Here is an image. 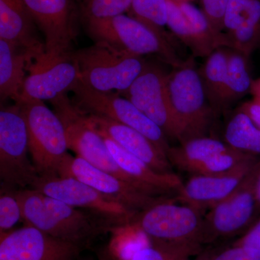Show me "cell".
<instances>
[{
    "label": "cell",
    "instance_id": "cell-24",
    "mask_svg": "<svg viewBox=\"0 0 260 260\" xmlns=\"http://www.w3.org/2000/svg\"><path fill=\"white\" fill-rule=\"evenodd\" d=\"M232 148L223 140L204 136L193 138L176 146H171L167 158L173 168L187 173L193 166Z\"/></svg>",
    "mask_w": 260,
    "mask_h": 260
},
{
    "label": "cell",
    "instance_id": "cell-41",
    "mask_svg": "<svg viewBox=\"0 0 260 260\" xmlns=\"http://www.w3.org/2000/svg\"><path fill=\"white\" fill-rule=\"evenodd\" d=\"M80 260V259H78ZM88 260H95V259H88ZM96 260H115L112 256L109 255V254H103V255L99 256V259Z\"/></svg>",
    "mask_w": 260,
    "mask_h": 260
},
{
    "label": "cell",
    "instance_id": "cell-21",
    "mask_svg": "<svg viewBox=\"0 0 260 260\" xmlns=\"http://www.w3.org/2000/svg\"><path fill=\"white\" fill-rule=\"evenodd\" d=\"M24 0H0V39L42 54L44 43Z\"/></svg>",
    "mask_w": 260,
    "mask_h": 260
},
{
    "label": "cell",
    "instance_id": "cell-22",
    "mask_svg": "<svg viewBox=\"0 0 260 260\" xmlns=\"http://www.w3.org/2000/svg\"><path fill=\"white\" fill-rule=\"evenodd\" d=\"M43 54V53H42ZM42 54L0 39V98L1 102L20 101L29 66Z\"/></svg>",
    "mask_w": 260,
    "mask_h": 260
},
{
    "label": "cell",
    "instance_id": "cell-4",
    "mask_svg": "<svg viewBox=\"0 0 260 260\" xmlns=\"http://www.w3.org/2000/svg\"><path fill=\"white\" fill-rule=\"evenodd\" d=\"M89 37L95 43L133 55H155L178 68L184 64L169 38L159 34L129 15L83 20Z\"/></svg>",
    "mask_w": 260,
    "mask_h": 260
},
{
    "label": "cell",
    "instance_id": "cell-42",
    "mask_svg": "<svg viewBox=\"0 0 260 260\" xmlns=\"http://www.w3.org/2000/svg\"><path fill=\"white\" fill-rule=\"evenodd\" d=\"M175 1H177V2H190V3H191V0H175Z\"/></svg>",
    "mask_w": 260,
    "mask_h": 260
},
{
    "label": "cell",
    "instance_id": "cell-35",
    "mask_svg": "<svg viewBox=\"0 0 260 260\" xmlns=\"http://www.w3.org/2000/svg\"><path fill=\"white\" fill-rule=\"evenodd\" d=\"M129 260H184L177 254L155 244L143 246L132 254Z\"/></svg>",
    "mask_w": 260,
    "mask_h": 260
},
{
    "label": "cell",
    "instance_id": "cell-20",
    "mask_svg": "<svg viewBox=\"0 0 260 260\" xmlns=\"http://www.w3.org/2000/svg\"><path fill=\"white\" fill-rule=\"evenodd\" d=\"M103 137V136H102ZM109 151L119 167L139 181L150 195L157 198L175 199L183 182L177 174H160L107 137H103Z\"/></svg>",
    "mask_w": 260,
    "mask_h": 260
},
{
    "label": "cell",
    "instance_id": "cell-25",
    "mask_svg": "<svg viewBox=\"0 0 260 260\" xmlns=\"http://www.w3.org/2000/svg\"><path fill=\"white\" fill-rule=\"evenodd\" d=\"M251 56L229 48L227 78L222 102V113L251 93L254 79L251 75Z\"/></svg>",
    "mask_w": 260,
    "mask_h": 260
},
{
    "label": "cell",
    "instance_id": "cell-13",
    "mask_svg": "<svg viewBox=\"0 0 260 260\" xmlns=\"http://www.w3.org/2000/svg\"><path fill=\"white\" fill-rule=\"evenodd\" d=\"M80 81L73 51L59 56H49L44 51L29 66L18 102L32 99L51 102L68 95Z\"/></svg>",
    "mask_w": 260,
    "mask_h": 260
},
{
    "label": "cell",
    "instance_id": "cell-34",
    "mask_svg": "<svg viewBox=\"0 0 260 260\" xmlns=\"http://www.w3.org/2000/svg\"><path fill=\"white\" fill-rule=\"evenodd\" d=\"M202 10L214 27L223 32V19L229 0H201Z\"/></svg>",
    "mask_w": 260,
    "mask_h": 260
},
{
    "label": "cell",
    "instance_id": "cell-29",
    "mask_svg": "<svg viewBox=\"0 0 260 260\" xmlns=\"http://www.w3.org/2000/svg\"><path fill=\"white\" fill-rule=\"evenodd\" d=\"M128 13L129 16L169 38L164 29L167 26L168 0H133Z\"/></svg>",
    "mask_w": 260,
    "mask_h": 260
},
{
    "label": "cell",
    "instance_id": "cell-7",
    "mask_svg": "<svg viewBox=\"0 0 260 260\" xmlns=\"http://www.w3.org/2000/svg\"><path fill=\"white\" fill-rule=\"evenodd\" d=\"M51 103L54 112L64 124L70 150L93 167L112 174L150 195L139 181L119 167L109 151L104 138L89 124L85 114L75 107L68 95L58 98Z\"/></svg>",
    "mask_w": 260,
    "mask_h": 260
},
{
    "label": "cell",
    "instance_id": "cell-8",
    "mask_svg": "<svg viewBox=\"0 0 260 260\" xmlns=\"http://www.w3.org/2000/svg\"><path fill=\"white\" fill-rule=\"evenodd\" d=\"M26 123L17 104L0 111V180L1 188L18 191L31 187L39 177L29 158Z\"/></svg>",
    "mask_w": 260,
    "mask_h": 260
},
{
    "label": "cell",
    "instance_id": "cell-12",
    "mask_svg": "<svg viewBox=\"0 0 260 260\" xmlns=\"http://www.w3.org/2000/svg\"><path fill=\"white\" fill-rule=\"evenodd\" d=\"M44 37L45 53L59 56L71 52L82 23L77 0H24Z\"/></svg>",
    "mask_w": 260,
    "mask_h": 260
},
{
    "label": "cell",
    "instance_id": "cell-9",
    "mask_svg": "<svg viewBox=\"0 0 260 260\" xmlns=\"http://www.w3.org/2000/svg\"><path fill=\"white\" fill-rule=\"evenodd\" d=\"M260 159L237 190L204 215L203 244L242 236L259 218L255 194Z\"/></svg>",
    "mask_w": 260,
    "mask_h": 260
},
{
    "label": "cell",
    "instance_id": "cell-17",
    "mask_svg": "<svg viewBox=\"0 0 260 260\" xmlns=\"http://www.w3.org/2000/svg\"><path fill=\"white\" fill-rule=\"evenodd\" d=\"M259 159L249 160L235 170L225 174L190 176L183 184L175 200L206 213V210L226 199L237 190Z\"/></svg>",
    "mask_w": 260,
    "mask_h": 260
},
{
    "label": "cell",
    "instance_id": "cell-2",
    "mask_svg": "<svg viewBox=\"0 0 260 260\" xmlns=\"http://www.w3.org/2000/svg\"><path fill=\"white\" fill-rule=\"evenodd\" d=\"M205 214L166 199L138 212L130 228L143 233L150 243L190 256L202 252Z\"/></svg>",
    "mask_w": 260,
    "mask_h": 260
},
{
    "label": "cell",
    "instance_id": "cell-6",
    "mask_svg": "<svg viewBox=\"0 0 260 260\" xmlns=\"http://www.w3.org/2000/svg\"><path fill=\"white\" fill-rule=\"evenodd\" d=\"M80 82L101 92L124 91L144 70L143 56L122 52L102 44L73 51Z\"/></svg>",
    "mask_w": 260,
    "mask_h": 260
},
{
    "label": "cell",
    "instance_id": "cell-43",
    "mask_svg": "<svg viewBox=\"0 0 260 260\" xmlns=\"http://www.w3.org/2000/svg\"><path fill=\"white\" fill-rule=\"evenodd\" d=\"M77 1H78V3L80 4V3H81L82 0H77Z\"/></svg>",
    "mask_w": 260,
    "mask_h": 260
},
{
    "label": "cell",
    "instance_id": "cell-28",
    "mask_svg": "<svg viewBox=\"0 0 260 260\" xmlns=\"http://www.w3.org/2000/svg\"><path fill=\"white\" fill-rule=\"evenodd\" d=\"M256 158L259 157L230 148L225 151L213 155L204 161L193 166L187 173L190 176L219 175L232 172L245 162Z\"/></svg>",
    "mask_w": 260,
    "mask_h": 260
},
{
    "label": "cell",
    "instance_id": "cell-11",
    "mask_svg": "<svg viewBox=\"0 0 260 260\" xmlns=\"http://www.w3.org/2000/svg\"><path fill=\"white\" fill-rule=\"evenodd\" d=\"M72 92L73 104L82 112L104 116L137 130L167 155L171 145L167 135L126 98L117 92L97 91L80 81Z\"/></svg>",
    "mask_w": 260,
    "mask_h": 260
},
{
    "label": "cell",
    "instance_id": "cell-3",
    "mask_svg": "<svg viewBox=\"0 0 260 260\" xmlns=\"http://www.w3.org/2000/svg\"><path fill=\"white\" fill-rule=\"evenodd\" d=\"M168 94L179 143L208 136L217 115L210 105L193 58L168 73Z\"/></svg>",
    "mask_w": 260,
    "mask_h": 260
},
{
    "label": "cell",
    "instance_id": "cell-5",
    "mask_svg": "<svg viewBox=\"0 0 260 260\" xmlns=\"http://www.w3.org/2000/svg\"><path fill=\"white\" fill-rule=\"evenodd\" d=\"M15 104L20 107L26 123L30 159L39 177H58L69 154L62 121L43 101L32 99Z\"/></svg>",
    "mask_w": 260,
    "mask_h": 260
},
{
    "label": "cell",
    "instance_id": "cell-19",
    "mask_svg": "<svg viewBox=\"0 0 260 260\" xmlns=\"http://www.w3.org/2000/svg\"><path fill=\"white\" fill-rule=\"evenodd\" d=\"M227 47L246 55L260 48V0H229L223 19Z\"/></svg>",
    "mask_w": 260,
    "mask_h": 260
},
{
    "label": "cell",
    "instance_id": "cell-23",
    "mask_svg": "<svg viewBox=\"0 0 260 260\" xmlns=\"http://www.w3.org/2000/svg\"><path fill=\"white\" fill-rule=\"evenodd\" d=\"M177 2V1H176ZM190 23L194 47L193 57H205L220 47H227L226 38L218 31L204 12L190 2H177Z\"/></svg>",
    "mask_w": 260,
    "mask_h": 260
},
{
    "label": "cell",
    "instance_id": "cell-30",
    "mask_svg": "<svg viewBox=\"0 0 260 260\" xmlns=\"http://www.w3.org/2000/svg\"><path fill=\"white\" fill-rule=\"evenodd\" d=\"M133 0H82L80 3L82 22L92 19L112 18L125 14Z\"/></svg>",
    "mask_w": 260,
    "mask_h": 260
},
{
    "label": "cell",
    "instance_id": "cell-18",
    "mask_svg": "<svg viewBox=\"0 0 260 260\" xmlns=\"http://www.w3.org/2000/svg\"><path fill=\"white\" fill-rule=\"evenodd\" d=\"M85 115L89 124L102 136L112 140L126 151L143 160L155 172L160 174H174L173 167L167 155L160 151L144 135L104 116L88 114H85Z\"/></svg>",
    "mask_w": 260,
    "mask_h": 260
},
{
    "label": "cell",
    "instance_id": "cell-38",
    "mask_svg": "<svg viewBox=\"0 0 260 260\" xmlns=\"http://www.w3.org/2000/svg\"><path fill=\"white\" fill-rule=\"evenodd\" d=\"M251 95L252 97L259 98L260 99V78L254 79L251 86Z\"/></svg>",
    "mask_w": 260,
    "mask_h": 260
},
{
    "label": "cell",
    "instance_id": "cell-14",
    "mask_svg": "<svg viewBox=\"0 0 260 260\" xmlns=\"http://www.w3.org/2000/svg\"><path fill=\"white\" fill-rule=\"evenodd\" d=\"M167 78L168 73L160 67L147 62L129 88L118 93L155 123L168 139L177 142V124L168 94Z\"/></svg>",
    "mask_w": 260,
    "mask_h": 260
},
{
    "label": "cell",
    "instance_id": "cell-40",
    "mask_svg": "<svg viewBox=\"0 0 260 260\" xmlns=\"http://www.w3.org/2000/svg\"><path fill=\"white\" fill-rule=\"evenodd\" d=\"M209 258L210 251H203V252L200 253V254H198V256L196 259L192 260H209Z\"/></svg>",
    "mask_w": 260,
    "mask_h": 260
},
{
    "label": "cell",
    "instance_id": "cell-31",
    "mask_svg": "<svg viewBox=\"0 0 260 260\" xmlns=\"http://www.w3.org/2000/svg\"><path fill=\"white\" fill-rule=\"evenodd\" d=\"M23 220V210L15 191L1 188L0 195V235L10 232L20 220Z\"/></svg>",
    "mask_w": 260,
    "mask_h": 260
},
{
    "label": "cell",
    "instance_id": "cell-36",
    "mask_svg": "<svg viewBox=\"0 0 260 260\" xmlns=\"http://www.w3.org/2000/svg\"><path fill=\"white\" fill-rule=\"evenodd\" d=\"M232 244L247 246L260 251V215L253 225Z\"/></svg>",
    "mask_w": 260,
    "mask_h": 260
},
{
    "label": "cell",
    "instance_id": "cell-33",
    "mask_svg": "<svg viewBox=\"0 0 260 260\" xmlns=\"http://www.w3.org/2000/svg\"><path fill=\"white\" fill-rule=\"evenodd\" d=\"M209 260H260V251L232 244L229 247L210 251Z\"/></svg>",
    "mask_w": 260,
    "mask_h": 260
},
{
    "label": "cell",
    "instance_id": "cell-37",
    "mask_svg": "<svg viewBox=\"0 0 260 260\" xmlns=\"http://www.w3.org/2000/svg\"><path fill=\"white\" fill-rule=\"evenodd\" d=\"M238 109L247 114L251 121L260 128V99L252 97L250 100L246 101L239 106Z\"/></svg>",
    "mask_w": 260,
    "mask_h": 260
},
{
    "label": "cell",
    "instance_id": "cell-26",
    "mask_svg": "<svg viewBox=\"0 0 260 260\" xmlns=\"http://www.w3.org/2000/svg\"><path fill=\"white\" fill-rule=\"evenodd\" d=\"M229 48L220 47L207 56L199 69L205 93L216 115L222 113V102L227 78Z\"/></svg>",
    "mask_w": 260,
    "mask_h": 260
},
{
    "label": "cell",
    "instance_id": "cell-32",
    "mask_svg": "<svg viewBox=\"0 0 260 260\" xmlns=\"http://www.w3.org/2000/svg\"><path fill=\"white\" fill-rule=\"evenodd\" d=\"M167 26L186 47H194L190 23L175 0H168Z\"/></svg>",
    "mask_w": 260,
    "mask_h": 260
},
{
    "label": "cell",
    "instance_id": "cell-39",
    "mask_svg": "<svg viewBox=\"0 0 260 260\" xmlns=\"http://www.w3.org/2000/svg\"><path fill=\"white\" fill-rule=\"evenodd\" d=\"M255 194L256 202H257L258 208L260 211V171L256 177L255 184Z\"/></svg>",
    "mask_w": 260,
    "mask_h": 260
},
{
    "label": "cell",
    "instance_id": "cell-15",
    "mask_svg": "<svg viewBox=\"0 0 260 260\" xmlns=\"http://www.w3.org/2000/svg\"><path fill=\"white\" fill-rule=\"evenodd\" d=\"M85 246L25 225L0 235V260H78Z\"/></svg>",
    "mask_w": 260,
    "mask_h": 260
},
{
    "label": "cell",
    "instance_id": "cell-16",
    "mask_svg": "<svg viewBox=\"0 0 260 260\" xmlns=\"http://www.w3.org/2000/svg\"><path fill=\"white\" fill-rule=\"evenodd\" d=\"M78 179L129 209L143 211L167 198H156L140 190L129 183L93 167L80 157L68 154L61 164L59 176Z\"/></svg>",
    "mask_w": 260,
    "mask_h": 260
},
{
    "label": "cell",
    "instance_id": "cell-27",
    "mask_svg": "<svg viewBox=\"0 0 260 260\" xmlns=\"http://www.w3.org/2000/svg\"><path fill=\"white\" fill-rule=\"evenodd\" d=\"M223 140L232 148L260 158V128L238 108L225 123Z\"/></svg>",
    "mask_w": 260,
    "mask_h": 260
},
{
    "label": "cell",
    "instance_id": "cell-1",
    "mask_svg": "<svg viewBox=\"0 0 260 260\" xmlns=\"http://www.w3.org/2000/svg\"><path fill=\"white\" fill-rule=\"evenodd\" d=\"M23 221L52 237L86 246L91 239L112 231L104 220L36 189L15 191Z\"/></svg>",
    "mask_w": 260,
    "mask_h": 260
},
{
    "label": "cell",
    "instance_id": "cell-10",
    "mask_svg": "<svg viewBox=\"0 0 260 260\" xmlns=\"http://www.w3.org/2000/svg\"><path fill=\"white\" fill-rule=\"evenodd\" d=\"M30 188L96 215L112 231L130 228L138 213L75 178L39 177Z\"/></svg>",
    "mask_w": 260,
    "mask_h": 260
}]
</instances>
